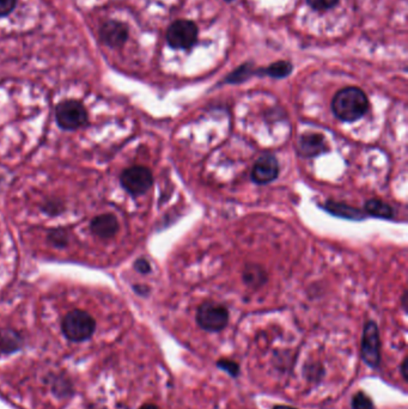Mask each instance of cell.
<instances>
[{
	"instance_id": "9a60e30c",
	"label": "cell",
	"mask_w": 408,
	"mask_h": 409,
	"mask_svg": "<svg viewBox=\"0 0 408 409\" xmlns=\"http://www.w3.org/2000/svg\"><path fill=\"white\" fill-rule=\"evenodd\" d=\"M242 276L243 281L251 287H260L267 281L266 271L259 264H246Z\"/></svg>"
},
{
	"instance_id": "cb8c5ba5",
	"label": "cell",
	"mask_w": 408,
	"mask_h": 409,
	"mask_svg": "<svg viewBox=\"0 0 408 409\" xmlns=\"http://www.w3.org/2000/svg\"><path fill=\"white\" fill-rule=\"evenodd\" d=\"M17 0H0V17L8 16L15 9Z\"/></svg>"
},
{
	"instance_id": "e0dca14e",
	"label": "cell",
	"mask_w": 408,
	"mask_h": 409,
	"mask_svg": "<svg viewBox=\"0 0 408 409\" xmlns=\"http://www.w3.org/2000/svg\"><path fill=\"white\" fill-rule=\"evenodd\" d=\"M255 73L256 71L251 67V64H244V65L239 66V69H235L234 72L230 73L225 82L232 83V84H239V83H243L246 79H249Z\"/></svg>"
},
{
	"instance_id": "83f0119b",
	"label": "cell",
	"mask_w": 408,
	"mask_h": 409,
	"mask_svg": "<svg viewBox=\"0 0 408 409\" xmlns=\"http://www.w3.org/2000/svg\"><path fill=\"white\" fill-rule=\"evenodd\" d=\"M139 409H161L158 405H154V403H145V405H142Z\"/></svg>"
},
{
	"instance_id": "4316f807",
	"label": "cell",
	"mask_w": 408,
	"mask_h": 409,
	"mask_svg": "<svg viewBox=\"0 0 408 409\" xmlns=\"http://www.w3.org/2000/svg\"><path fill=\"white\" fill-rule=\"evenodd\" d=\"M135 288V292L140 296H147L149 293V287L147 286H142V285H137V286L133 287Z\"/></svg>"
},
{
	"instance_id": "7c38bea8",
	"label": "cell",
	"mask_w": 408,
	"mask_h": 409,
	"mask_svg": "<svg viewBox=\"0 0 408 409\" xmlns=\"http://www.w3.org/2000/svg\"><path fill=\"white\" fill-rule=\"evenodd\" d=\"M324 211L328 213L340 217V218L350 219V220H363L366 219V214L363 211L356 208V207L348 206L346 203H335V201H327L324 205Z\"/></svg>"
},
{
	"instance_id": "9c48e42d",
	"label": "cell",
	"mask_w": 408,
	"mask_h": 409,
	"mask_svg": "<svg viewBox=\"0 0 408 409\" xmlns=\"http://www.w3.org/2000/svg\"><path fill=\"white\" fill-rule=\"evenodd\" d=\"M101 40L112 48L123 47L128 41V29L125 24L116 21L104 23L100 30Z\"/></svg>"
},
{
	"instance_id": "f546056e",
	"label": "cell",
	"mask_w": 408,
	"mask_h": 409,
	"mask_svg": "<svg viewBox=\"0 0 408 409\" xmlns=\"http://www.w3.org/2000/svg\"><path fill=\"white\" fill-rule=\"evenodd\" d=\"M402 304L404 310H407V291H404V297H402Z\"/></svg>"
},
{
	"instance_id": "30bf717a",
	"label": "cell",
	"mask_w": 408,
	"mask_h": 409,
	"mask_svg": "<svg viewBox=\"0 0 408 409\" xmlns=\"http://www.w3.org/2000/svg\"><path fill=\"white\" fill-rule=\"evenodd\" d=\"M327 151V142L322 134L305 133L300 135V142H298V152L302 157H316Z\"/></svg>"
},
{
	"instance_id": "484cf974",
	"label": "cell",
	"mask_w": 408,
	"mask_h": 409,
	"mask_svg": "<svg viewBox=\"0 0 408 409\" xmlns=\"http://www.w3.org/2000/svg\"><path fill=\"white\" fill-rule=\"evenodd\" d=\"M408 358L407 357H404L402 362L400 364V374L402 376V379H404V382H408Z\"/></svg>"
},
{
	"instance_id": "5bb4252c",
	"label": "cell",
	"mask_w": 408,
	"mask_h": 409,
	"mask_svg": "<svg viewBox=\"0 0 408 409\" xmlns=\"http://www.w3.org/2000/svg\"><path fill=\"white\" fill-rule=\"evenodd\" d=\"M366 212L375 218L392 219L394 217V208L382 200L370 199L366 203Z\"/></svg>"
},
{
	"instance_id": "d6986e66",
	"label": "cell",
	"mask_w": 408,
	"mask_h": 409,
	"mask_svg": "<svg viewBox=\"0 0 408 409\" xmlns=\"http://www.w3.org/2000/svg\"><path fill=\"white\" fill-rule=\"evenodd\" d=\"M216 366L230 376L232 379H239L241 375V366L237 362H234V360L222 358V359L217 360Z\"/></svg>"
},
{
	"instance_id": "7402d4cb",
	"label": "cell",
	"mask_w": 408,
	"mask_h": 409,
	"mask_svg": "<svg viewBox=\"0 0 408 409\" xmlns=\"http://www.w3.org/2000/svg\"><path fill=\"white\" fill-rule=\"evenodd\" d=\"M307 3L316 11H326L334 8L335 5L339 3V0H307Z\"/></svg>"
},
{
	"instance_id": "ba28073f",
	"label": "cell",
	"mask_w": 408,
	"mask_h": 409,
	"mask_svg": "<svg viewBox=\"0 0 408 409\" xmlns=\"http://www.w3.org/2000/svg\"><path fill=\"white\" fill-rule=\"evenodd\" d=\"M279 175V163L272 155H265L255 162L251 169V180L255 184H267L277 179Z\"/></svg>"
},
{
	"instance_id": "ac0fdd59",
	"label": "cell",
	"mask_w": 408,
	"mask_h": 409,
	"mask_svg": "<svg viewBox=\"0 0 408 409\" xmlns=\"http://www.w3.org/2000/svg\"><path fill=\"white\" fill-rule=\"evenodd\" d=\"M351 408L352 409H376L373 398L363 391H359L352 396L351 400Z\"/></svg>"
},
{
	"instance_id": "277c9868",
	"label": "cell",
	"mask_w": 408,
	"mask_h": 409,
	"mask_svg": "<svg viewBox=\"0 0 408 409\" xmlns=\"http://www.w3.org/2000/svg\"><path fill=\"white\" fill-rule=\"evenodd\" d=\"M361 358L366 366L378 370L381 366V337L380 329L375 321L366 322L363 328L362 342H361Z\"/></svg>"
},
{
	"instance_id": "d4e9b609",
	"label": "cell",
	"mask_w": 408,
	"mask_h": 409,
	"mask_svg": "<svg viewBox=\"0 0 408 409\" xmlns=\"http://www.w3.org/2000/svg\"><path fill=\"white\" fill-rule=\"evenodd\" d=\"M135 269L142 274H149L151 271V264L147 259H138L135 262Z\"/></svg>"
},
{
	"instance_id": "f1b7e54d",
	"label": "cell",
	"mask_w": 408,
	"mask_h": 409,
	"mask_svg": "<svg viewBox=\"0 0 408 409\" xmlns=\"http://www.w3.org/2000/svg\"><path fill=\"white\" fill-rule=\"evenodd\" d=\"M272 409H297V408H295V407H290V405H274L273 408Z\"/></svg>"
},
{
	"instance_id": "8992f818",
	"label": "cell",
	"mask_w": 408,
	"mask_h": 409,
	"mask_svg": "<svg viewBox=\"0 0 408 409\" xmlns=\"http://www.w3.org/2000/svg\"><path fill=\"white\" fill-rule=\"evenodd\" d=\"M59 127L65 130H76L88 125V111L78 101H64L55 109Z\"/></svg>"
},
{
	"instance_id": "ffe728a7",
	"label": "cell",
	"mask_w": 408,
	"mask_h": 409,
	"mask_svg": "<svg viewBox=\"0 0 408 409\" xmlns=\"http://www.w3.org/2000/svg\"><path fill=\"white\" fill-rule=\"evenodd\" d=\"M48 241L57 248H65L66 245H69V236L62 230H53L48 235Z\"/></svg>"
},
{
	"instance_id": "3957f363",
	"label": "cell",
	"mask_w": 408,
	"mask_h": 409,
	"mask_svg": "<svg viewBox=\"0 0 408 409\" xmlns=\"http://www.w3.org/2000/svg\"><path fill=\"white\" fill-rule=\"evenodd\" d=\"M229 310L222 304L205 302L197 310L196 321L208 333H220L229 325Z\"/></svg>"
},
{
	"instance_id": "6da1fadb",
	"label": "cell",
	"mask_w": 408,
	"mask_h": 409,
	"mask_svg": "<svg viewBox=\"0 0 408 409\" xmlns=\"http://www.w3.org/2000/svg\"><path fill=\"white\" fill-rule=\"evenodd\" d=\"M332 111L345 123L358 121L369 111L368 96L362 89L356 86L341 89L332 100Z\"/></svg>"
},
{
	"instance_id": "5b68a950",
	"label": "cell",
	"mask_w": 408,
	"mask_h": 409,
	"mask_svg": "<svg viewBox=\"0 0 408 409\" xmlns=\"http://www.w3.org/2000/svg\"><path fill=\"white\" fill-rule=\"evenodd\" d=\"M120 184L128 194L144 196L154 184V177L150 169L143 165H133L125 169L120 175Z\"/></svg>"
},
{
	"instance_id": "4dcf8cb0",
	"label": "cell",
	"mask_w": 408,
	"mask_h": 409,
	"mask_svg": "<svg viewBox=\"0 0 408 409\" xmlns=\"http://www.w3.org/2000/svg\"><path fill=\"white\" fill-rule=\"evenodd\" d=\"M225 1H232V0H225Z\"/></svg>"
},
{
	"instance_id": "7a4b0ae2",
	"label": "cell",
	"mask_w": 408,
	"mask_h": 409,
	"mask_svg": "<svg viewBox=\"0 0 408 409\" xmlns=\"http://www.w3.org/2000/svg\"><path fill=\"white\" fill-rule=\"evenodd\" d=\"M62 333L69 341L81 342L93 337L96 322L86 311L72 310L62 320Z\"/></svg>"
},
{
	"instance_id": "603a6c76",
	"label": "cell",
	"mask_w": 408,
	"mask_h": 409,
	"mask_svg": "<svg viewBox=\"0 0 408 409\" xmlns=\"http://www.w3.org/2000/svg\"><path fill=\"white\" fill-rule=\"evenodd\" d=\"M64 210L65 207L59 200H48L42 206L43 212L48 215H59Z\"/></svg>"
},
{
	"instance_id": "44dd1931",
	"label": "cell",
	"mask_w": 408,
	"mask_h": 409,
	"mask_svg": "<svg viewBox=\"0 0 408 409\" xmlns=\"http://www.w3.org/2000/svg\"><path fill=\"white\" fill-rule=\"evenodd\" d=\"M324 369L321 364H310L305 366V376L309 381H314V382H319L324 379Z\"/></svg>"
},
{
	"instance_id": "52a82bcc",
	"label": "cell",
	"mask_w": 408,
	"mask_h": 409,
	"mask_svg": "<svg viewBox=\"0 0 408 409\" xmlns=\"http://www.w3.org/2000/svg\"><path fill=\"white\" fill-rule=\"evenodd\" d=\"M198 27L191 21L180 19L174 22L166 31V41L174 50H191L198 41Z\"/></svg>"
},
{
	"instance_id": "8fae6325",
	"label": "cell",
	"mask_w": 408,
	"mask_h": 409,
	"mask_svg": "<svg viewBox=\"0 0 408 409\" xmlns=\"http://www.w3.org/2000/svg\"><path fill=\"white\" fill-rule=\"evenodd\" d=\"M90 230L96 235L97 237L110 240L119 231V222L114 214H101L91 220Z\"/></svg>"
},
{
	"instance_id": "4fadbf2b",
	"label": "cell",
	"mask_w": 408,
	"mask_h": 409,
	"mask_svg": "<svg viewBox=\"0 0 408 409\" xmlns=\"http://www.w3.org/2000/svg\"><path fill=\"white\" fill-rule=\"evenodd\" d=\"M22 337L13 329H4L0 332V352L12 353L20 349L22 346Z\"/></svg>"
},
{
	"instance_id": "2e32d148",
	"label": "cell",
	"mask_w": 408,
	"mask_h": 409,
	"mask_svg": "<svg viewBox=\"0 0 408 409\" xmlns=\"http://www.w3.org/2000/svg\"><path fill=\"white\" fill-rule=\"evenodd\" d=\"M293 66L291 62L280 60V62L271 64L267 69H259L256 73L260 74V76L266 74V76L272 77V78H276V79H281V78H286V77L290 76L291 72H293Z\"/></svg>"
}]
</instances>
